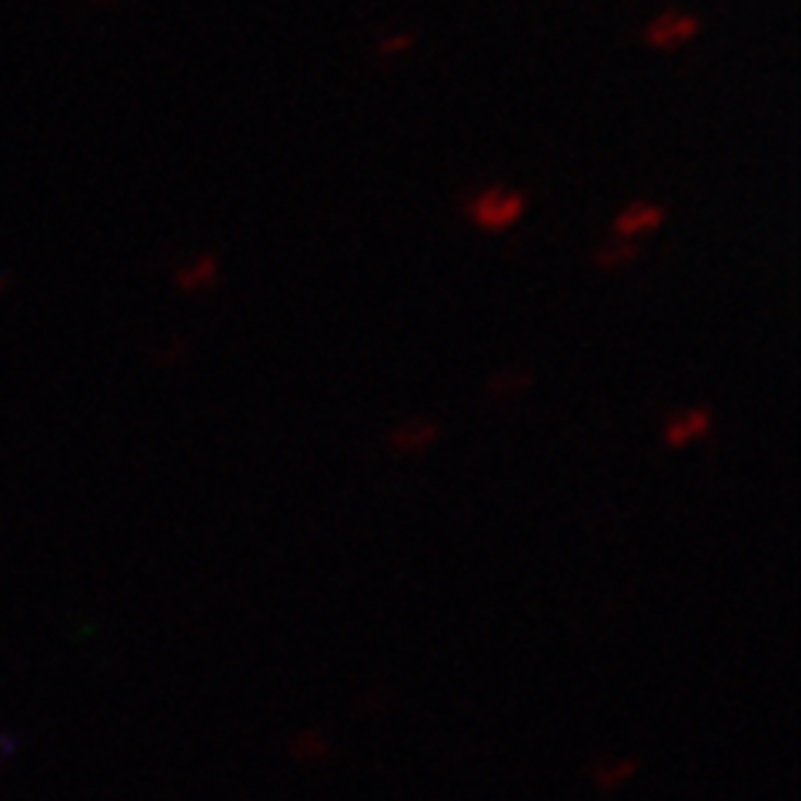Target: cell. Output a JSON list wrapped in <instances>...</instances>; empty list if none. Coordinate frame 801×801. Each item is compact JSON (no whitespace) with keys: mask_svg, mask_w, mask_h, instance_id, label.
<instances>
[{"mask_svg":"<svg viewBox=\"0 0 801 801\" xmlns=\"http://www.w3.org/2000/svg\"><path fill=\"white\" fill-rule=\"evenodd\" d=\"M438 438H441V425H438V421H428V418H418V421L397 425V428L391 431L387 444H391L394 454H421V451H428Z\"/></svg>","mask_w":801,"mask_h":801,"instance_id":"5","label":"cell"},{"mask_svg":"<svg viewBox=\"0 0 801 801\" xmlns=\"http://www.w3.org/2000/svg\"><path fill=\"white\" fill-rule=\"evenodd\" d=\"M324 745H327V742L321 739L317 731H307V734H301V739L294 742V748H291V752H294L298 758H317V755H324V752H327Z\"/></svg>","mask_w":801,"mask_h":801,"instance_id":"9","label":"cell"},{"mask_svg":"<svg viewBox=\"0 0 801 801\" xmlns=\"http://www.w3.org/2000/svg\"><path fill=\"white\" fill-rule=\"evenodd\" d=\"M635 771H638V762H631V758H628V762H618V765H605V768H597V778H594V781H597L601 788H618V785H622V781H628Z\"/></svg>","mask_w":801,"mask_h":801,"instance_id":"8","label":"cell"},{"mask_svg":"<svg viewBox=\"0 0 801 801\" xmlns=\"http://www.w3.org/2000/svg\"><path fill=\"white\" fill-rule=\"evenodd\" d=\"M531 384H534V371H527V368H508V371H498L495 374V381L488 384V394L495 400H511V397L524 394Z\"/></svg>","mask_w":801,"mask_h":801,"instance_id":"7","label":"cell"},{"mask_svg":"<svg viewBox=\"0 0 801 801\" xmlns=\"http://www.w3.org/2000/svg\"><path fill=\"white\" fill-rule=\"evenodd\" d=\"M641 257V247L635 241H625V237H615V241H605L597 251H594V264L601 271H612V267H625V264H635Z\"/></svg>","mask_w":801,"mask_h":801,"instance_id":"6","label":"cell"},{"mask_svg":"<svg viewBox=\"0 0 801 801\" xmlns=\"http://www.w3.org/2000/svg\"><path fill=\"white\" fill-rule=\"evenodd\" d=\"M711 434V411L705 405L682 408L664 421V444L668 448H688L695 441H705Z\"/></svg>","mask_w":801,"mask_h":801,"instance_id":"2","label":"cell"},{"mask_svg":"<svg viewBox=\"0 0 801 801\" xmlns=\"http://www.w3.org/2000/svg\"><path fill=\"white\" fill-rule=\"evenodd\" d=\"M668 211L654 200H631L628 208H622L618 221H615V234L625 237V241H635V237H645L651 231H658L664 224Z\"/></svg>","mask_w":801,"mask_h":801,"instance_id":"3","label":"cell"},{"mask_svg":"<svg viewBox=\"0 0 801 801\" xmlns=\"http://www.w3.org/2000/svg\"><path fill=\"white\" fill-rule=\"evenodd\" d=\"M218 278H221V260H218V254H211V251L190 257L187 264H181L177 271H174V285H177V291H184V294H200V291H208V288L218 285Z\"/></svg>","mask_w":801,"mask_h":801,"instance_id":"4","label":"cell"},{"mask_svg":"<svg viewBox=\"0 0 801 801\" xmlns=\"http://www.w3.org/2000/svg\"><path fill=\"white\" fill-rule=\"evenodd\" d=\"M531 205V197L518 187H478L472 194H464V214L475 228L488 234H504L511 231Z\"/></svg>","mask_w":801,"mask_h":801,"instance_id":"1","label":"cell"}]
</instances>
